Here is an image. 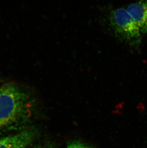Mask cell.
Listing matches in <instances>:
<instances>
[{"label":"cell","mask_w":147,"mask_h":148,"mask_svg":"<svg viewBox=\"0 0 147 148\" xmlns=\"http://www.w3.org/2000/svg\"><path fill=\"white\" fill-rule=\"evenodd\" d=\"M35 129L30 128L0 138V148H27L37 136Z\"/></svg>","instance_id":"obj_3"},{"label":"cell","mask_w":147,"mask_h":148,"mask_svg":"<svg viewBox=\"0 0 147 148\" xmlns=\"http://www.w3.org/2000/svg\"><path fill=\"white\" fill-rule=\"evenodd\" d=\"M110 25L116 36L131 45L140 43L142 32L126 9L118 8L109 16Z\"/></svg>","instance_id":"obj_2"},{"label":"cell","mask_w":147,"mask_h":148,"mask_svg":"<svg viewBox=\"0 0 147 148\" xmlns=\"http://www.w3.org/2000/svg\"><path fill=\"white\" fill-rule=\"evenodd\" d=\"M67 148H92L81 141H73L67 146Z\"/></svg>","instance_id":"obj_5"},{"label":"cell","mask_w":147,"mask_h":148,"mask_svg":"<svg viewBox=\"0 0 147 148\" xmlns=\"http://www.w3.org/2000/svg\"><path fill=\"white\" fill-rule=\"evenodd\" d=\"M30 98L12 83L0 86V132L21 127L29 120Z\"/></svg>","instance_id":"obj_1"},{"label":"cell","mask_w":147,"mask_h":148,"mask_svg":"<svg viewBox=\"0 0 147 148\" xmlns=\"http://www.w3.org/2000/svg\"><path fill=\"white\" fill-rule=\"evenodd\" d=\"M140 29L142 34L147 32V1L129 5L126 9Z\"/></svg>","instance_id":"obj_4"}]
</instances>
